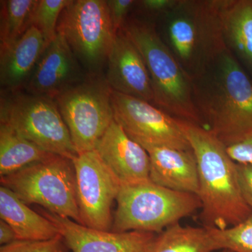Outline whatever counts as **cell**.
<instances>
[{"label": "cell", "mask_w": 252, "mask_h": 252, "mask_svg": "<svg viewBox=\"0 0 252 252\" xmlns=\"http://www.w3.org/2000/svg\"><path fill=\"white\" fill-rule=\"evenodd\" d=\"M105 79L113 91L154 104L152 81L140 51L124 30L109 52Z\"/></svg>", "instance_id": "cell-14"}, {"label": "cell", "mask_w": 252, "mask_h": 252, "mask_svg": "<svg viewBox=\"0 0 252 252\" xmlns=\"http://www.w3.org/2000/svg\"><path fill=\"white\" fill-rule=\"evenodd\" d=\"M69 250L61 235L48 240H16L0 248V252H68Z\"/></svg>", "instance_id": "cell-25"}, {"label": "cell", "mask_w": 252, "mask_h": 252, "mask_svg": "<svg viewBox=\"0 0 252 252\" xmlns=\"http://www.w3.org/2000/svg\"><path fill=\"white\" fill-rule=\"evenodd\" d=\"M95 150L122 185H135L150 180L148 153L115 120L99 141Z\"/></svg>", "instance_id": "cell-15"}, {"label": "cell", "mask_w": 252, "mask_h": 252, "mask_svg": "<svg viewBox=\"0 0 252 252\" xmlns=\"http://www.w3.org/2000/svg\"><path fill=\"white\" fill-rule=\"evenodd\" d=\"M148 69L154 105L172 117L203 126L193 102L191 79L158 33L154 21L127 18L123 28Z\"/></svg>", "instance_id": "cell-4"}, {"label": "cell", "mask_w": 252, "mask_h": 252, "mask_svg": "<svg viewBox=\"0 0 252 252\" xmlns=\"http://www.w3.org/2000/svg\"><path fill=\"white\" fill-rule=\"evenodd\" d=\"M52 154L19 135L9 126L0 123V177L14 173Z\"/></svg>", "instance_id": "cell-20"}, {"label": "cell", "mask_w": 252, "mask_h": 252, "mask_svg": "<svg viewBox=\"0 0 252 252\" xmlns=\"http://www.w3.org/2000/svg\"><path fill=\"white\" fill-rule=\"evenodd\" d=\"M85 79L80 63L64 38L57 33L43 53L24 89L30 94L55 99Z\"/></svg>", "instance_id": "cell-13"}, {"label": "cell", "mask_w": 252, "mask_h": 252, "mask_svg": "<svg viewBox=\"0 0 252 252\" xmlns=\"http://www.w3.org/2000/svg\"><path fill=\"white\" fill-rule=\"evenodd\" d=\"M177 1L178 0H142L137 1V4L140 6L141 11L156 20L171 9Z\"/></svg>", "instance_id": "cell-29"}, {"label": "cell", "mask_w": 252, "mask_h": 252, "mask_svg": "<svg viewBox=\"0 0 252 252\" xmlns=\"http://www.w3.org/2000/svg\"><path fill=\"white\" fill-rule=\"evenodd\" d=\"M180 121L196 159L202 223L218 229L239 224L252 210L242 195L236 162L228 155L226 145L207 127Z\"/></svg>", "instance_id": "cell-2"}, {"label": "cell", "mask_w": 252, "mask_h": 252, "mask_svg": "<svg viewBox=\"0 0 252 252\" xmlns=\"http://www.w3.org/2000/svg\"><path fill=\"white\" fill-rule=\"evenodd\" d=\"M0 182L26 205L35 204L46 211L81 224L77 176L71 159L52 154L44 160L0 177Z\"/></svg>", "instance_id": "cell-6"}, {"label": "cell", "mask_w": 252, "mask_h": 252, "mask_svg": "<svg viewBox=\"0 0 252 252\" xmlns=\"http://www.w3.org/2000/svg\"><path fill=\"white\" fill-rule=\"evenodd\" d=\"M216 250L208 228L185 226L179 222L156 235L147 252H213Z\"/></svg>", "instance_id": "cell-21"}, {"label": "cell", "mask_w": 252, "mask_h": 252, "mask_svg": "<svg viewBox=\"0 0 252 252\" xmlns=\"http://www.w3.org/2000/svg\"><path fill=\"white\" fill-rule=\"evenodd\" d=\"M134 0H107L109 15L114 31L117 33L124 28L127 20V15L135 5Z\"/></svg>", "instance_id": "cell-26"}, {"label": "cell", "mask_w": 252, "mask_h": 252, "mask_svg": "<svg viewBox=\"0 0 252 252\" xmlns=\"http://www.w3.org/2000/svg\"><path fill=\"white\" fill-rule=\"evenodd\" d=\"M0 217L14 230L17 240H48L60 235L49 219L31 210L14 192L2 186L0 187Z\"/></svg>", "instance_id": "cell-19"}, {"label": "cell", "mask_w": 252, "mask_h": 252, "mask_svg": "<svg viewBox=\"0 0 252 252\" xmlns=\"http://www.w3.org/2000/svg\"><path fill=\"white\" fill-rule=\"evenodd\" d=\"M47 47L40 32L28 28L11 45L0 49V84L6 92L21 90Z\"/></svg>", "instance_id": "cell-17"}, {"label": "cell", "mask_w": 252, "mask_h": 252, "mask_svg": "<svg viewBox=\"0 0 252 252\" xmlns=\"http://www.w3.org/2000/svg\"><path fill=\"white\" fill-rule=\"evenodd\" d=\"M98 76L90 75L54 99L78 154L95 150L114 121L112 89Z\"/></svg>", "instance_id": "cell-9"}, {"label": "cell", "mask_w": 252, "mask_h": 252, "mask_svg": "<svg viewBox=\"0 0 252 252\" xmlns=\"http://www.w3.org/2000/svg\"><path fill=\"white\" fill-rule=\"evenodd\" d=\"M240 190L245 201L252 210V164H238Z\"/></svg>", "instance_id": "cell-28"}, {"label": "cell", "mask_w": 252, "mask_h": 252, "mask_svg": "<svg viewBox=\"0 0 252 252\" xmlns=\"http://www.w3.org/2000/svg\"><path fill=\"white\" fill-rule=\"evenodd\" d=\"M39 211L54 223L72 252H147L157 235L143 231L117 233L94 229L45 210Z\"/></svg>", "instance_id": "cell-12"}, {"label": "cell", "mask_w": 252, "mask_h": 252, "mask_svg": "<svg viewBox=\"0 0 252 252\" xmlns=\"http://www.w3.org/2000/svg\"><path fill=\"white\" fill-rule=\"evenodd\" d=\"M114 120L127 135L141 146H164L193 150L180 119L172 117L153 104L112 90Z\"/></svg>", "instance_id": "cell-11"}, {"label": "cell", "mask_w": 252, "mask_h": 252, "mask_svg": "<svg viewBox=\"0 0 252 252\" xmlns=\"http://www.w3.org/2000/svg\"><path fill=\"white\" fill-rule=\"evenodd\" d=\"M221 252H233L230 251V250H222Z\"/></svg>", "instance_id": "cell-31"}, {"label": "cell", "mask_w": 252, "mask_h": 252, "mask_svg": "<svg viewBox=\"0 0 252 252\" xmlns=\"http://www.w3.org/2000/svg\"><path fill=\"white\" fill-rule=\"evenodd\" d=\"M112 231H143L158 234L190 216L202 203L196 194L176 191L152 181L122 185Z\"/></svg>", "instance_id": "cell-5"}, {"label": "cell", "mask_w": 252, "mask_h": 252, "mask_svg": "<svg viewBox=\"0 0 252 252\" xmlns=\"http://www.w3.org/2000/svg\"><path fill=\"white\" fill-rule=\"evenodd\" d=\"M191 81L203 126L226 146L252 133V80L229 50Z\"/></svg>", "instance_id": "cell-1"}, {"label": "cell", "mask_w": 252, "mask_h": 252, "mask_svg": "<svg viewBox=\"0 0 252 252\" xmlns=\"http://www.w3.org/2000/svg\"><path fill=\"white\" fill-rule=\"evenodd\" d=\"M208 229L217 250L252 252V214L238 225L225 229L215 228H208Z\"/></svg>", "instance_id": "cell-23"}, {"label": "cell", "mask_w": 252, "mask_h": 252, "mask_svg": "<svg viewBox=\"0 0 252 252\" xmlns=\"http://www.w3.org/2000/svg\"><path fill=\"white\" fill-rule=\"evenodd\" d=\"M0 49L11 45L31 26L37 0H4L0 1Z\"/></svg>", "instance_id": "cell-22"}, {"label": "cell", "mask_w": 252, "mask_h": 252, "mask_svg": "<svg viewBox=\"0 0 252 252\" xmlns=\"http://www.w3.org/2000/svg\"><path fill=\"white\" fill-rule=\"evenodd\" d=\"M73 162L81 224L112 231V206L122 187L120 180L96 150L78 154Z\"/></svg>", "instance_id": "cell-10"}, {"label": "cell", "mask_w": 252, "mask_h": 252, "mask_svg": "<svg viewBox=\"0 0 252 252\" xmlns=\"http://www.w3.org/2000/svg\"><path fill=\"white\" fill-rule=\"evenodd\" d=\"M230 157L238 164H252V132L241 140L226 146Z\"/></svg>", "instance_id": "cell-27"}, {"label": "cell", "mask_w": 252, "mask_h": 252, "mask_svg": "<svg viewBox=\"0 0 252 252\" xmlns=\"http://www.w3.org/2000/svg\"><path fill=\"white\" fill-rule=\"evenodd\" d=\"M17 240L14 230L2 220H0V244L2 245L13 243Z\"/></svg>", "instance_id": "cell-30"}, {"label": "cell", "mask_w": 252, "mask_h": 252, "mask_svg": "<svg viewBox=\"0 0 252 252\" xmlns=\"http://www.w3.org/2000/svg\"><path fill=\"white\" fill-rule=\"evenodd\" d=\"M0 123L49 153L74 160L78 155L56 100L21 90L1 97Z\"/></svg>", "instance_id": "cell-7"}, {"label": "cell", "mask_w": 252, "mask_h": 252, "mask_svg": "<svg viewBox=\"0 0 252 252\" xmlns=\"http://www.w3.org/2000/svg\"><path fill=\"white\" fill-rule=\"evenodd\" d=\"M222 0H178L154 23L159 36L190 79L227 49L222 31Z\"/></svg>", "instance_id": "cell-3"}, {"label": "cell", "mask_w": 252, "mask_h": 252, "mask_svg": "<svg viewBox=\"0 0 252 252\" xmlns=\"http://www.w3.org/2000/svg\"><path fill=\"white\" fill-rule=\"evenodd\" d=\"M71 0H37L31 26L39 30L48 46L56 35L60 16Z\"/></svg>", "instance_id": "cell-24"}, {"label": "cell", "mask_w": 252, "mask_h": 252, "mask_svg": "<svg viewBox=\"0 0 252 252\" xmlns=\"http://www.w3.org/2000/svg\"><path fill=\"white\" fill-rule=\"evenodd\" d=\"M57 32L89 75H99L117 34L107 1L71 0L60 16Z\"/></svg>", "instance_id": "cell-8"}, {"label": "cell", "mask_w": 252, "mask_h": 252, "mask_svg": "<svg viewBox=\"0 0 252 252\" xmlns=\"http://www.w3.org/2000/svg\"><path fill=\"white\" fill-rule=\"evenodd\" d=\"M142 147L149 156V179L152 182L170 190L198 195V166L193 150L164 146Z\"/></svg>", "instance_id": "cell-16"}, {"label": "cell", "mask_w": 252, "mask_h": 252, "mask_svg": "<svg viewBox=\"0 0 252 252\" xmlns=\"http://www.w3.org/2000/svg\"><path fill=\"white\" fill-rule=\"evenodd\" d=\"M220 19L227 49L252 80V0H222Z\"/></svg>", "instance_id": "cell-18"}]
</instances>
